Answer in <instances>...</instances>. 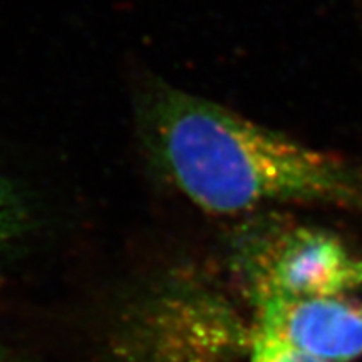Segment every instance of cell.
<instances>
[{
	"label": "cell",
	"instance_id": "1",
	"mask_svg": "<svg viewBox=\"0 0 362 362\" xmlns=\"http://www.w3.org/2000/svg\"><path fill=\"white\" fill-rule=\"evenodd\" d=\"M143 146L193 205L214 215L267 203L362 208V170L163 81L139 90Z\"/></svg>",
	"mask_w": 362,
	"mask_h": 362
},
{
	"label": "cell",
	"instance_id": "2",
	"mask_svg": "<svg viewBox=\"0 0 362 362\" xmlns=\"http://www.w3.org/2000/svg\"><path fill=\"white\" fill-rule=\"evenodd\" d=\"M264 228L250 269L255 302L349 296L362 285V259L336 235L305 225Z\"/></svg>",
	"mask_w": 362,
	"mask_h": 362
},
{
	"label": "cell",
	"instance_id": "3",
	"mask_svg": "<svg viewBox=\"0 0 362 362\" xmlns=\"http://www.w3.org/2000/svg\"><path fill=\"white\" fill-rule=\"evenodd\" d=\"M255 307V332L327 362L362 356V304L349 296L267 298Z\"/></svg>",
	"mask_w": 362,
	"mask_h": 362
},
{
	"label": "cell",
	"instance_id": "4",
	"mask_svg": "<svg viewBox=\"0 0 362 362\" xmlns=\"http://www.w3.org/2000/svg\"><path fill=\"white\" fill-rule=\"evenodd\" d=\"M29 211L11 180L0 175V252H4L27 228Z\"/></svg>",
	"mask_w": 362,
	"mask_h": 362
},
{
	"label": "cell",
	"instance_id": "5",
	"mask_svg": "<svg viewBox=\"0 0 362 362\" xmlns=\"http://www.w3.org/2000/svg\"><path fill=\"white\" fill-rule=\"evenodd\" d=\"M250 362H327L317 357L307 356L304 352L293 349L279 339L255 332L250 346Z\"/></svg>",
	"mask_w": 362,
	"mask_h": 362
},
{
	"label": "cell",
	"instance_id": "6",
	"mask_svg": "<svg viewBox=\"0 0 362 362\" xmlns=\"http://www.w3.org/2000/svg\"><path fill=\"white\" fill-rule=\"evenodd\" d=\"M0 362H8V361H6V359H2V357H0Z\"/></svg>",
	"mask_w": 362,
	"mask_h": 362
}]
</instances>
